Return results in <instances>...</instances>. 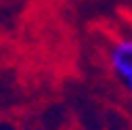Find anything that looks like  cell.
Masks as SVG:
<instances>
[{
  "mask_svg": "<svg viewBox=\"0 0 132 130\" xmlns=\"http://www.w3.org/2000/svg\"><path fill=\"white\" fill-rule=\"evenodd\" d=\"M107 71L128 99H132V36L107 34V44L103 51Z\"/></svg>",
  "mask_w": 132,
  "mask_h": 130,
  "instance_id": "cell-1",
  "label": "cell"
},
{
  "mask_svg": "<svg viewBox=\"0 0 132 130\" xmlns=\"http://www.w3.org/2000/svg\"><path fill=\"white\" fill-rule=\"evenodd\" d=\"M0 130H17L13 126V122L11 120H4V118H0Z\"/></svg>",
  "mask_w": 132,
  "mask_h": 130,
  "instance_id": "cell-2",
  "label": "cell"
},
{
  "mask_svg": "<svg viewBox=\"0 0 132 130\" xmlns=\"http://www.w3.org/2000/svg\"><path fill=\"white\" fill-rule=\"evenodd\" d=\"M0 2H2V0H0Z\"/></svg>",
  "mask_w": 132,
  "mask_h": 130,
  "instance_id": "cell-3",
  "label": "cell"
},
{
  "mask_svg": "<svg viewBox=\"0 0 132 130\" xmlns=\"http://www.w3.org/2000/svg\"><path fill=\"white\" fill-rule=\"evenodd\" d=\"M130 2H132V0H130Z\"/></svg>",
  "mask_w": 132,
  "mask_h": 130,
  "instance_id": "cell-4",
  "label": "cell"
}]
</instances>
